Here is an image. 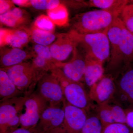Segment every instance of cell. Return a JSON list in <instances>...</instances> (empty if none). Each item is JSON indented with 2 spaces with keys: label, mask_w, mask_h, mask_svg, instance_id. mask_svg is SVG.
<instances>
[{
  "label": "cell",
  "mask_w": 133,
  "mask_h": 133,
  "mask_svg": "<svg viewBox=\"0 0 133 133\" xmlns=\"http://www.w3.org/2000/svg\"><path fill=\"white\" fill-rule=\"evenodd\" d=\"M49 106L48 102L36 92L32 93L28 96L24 102L20 115L21 128L33 129L41 118L44 110Z\"/></svg>",
  "instance_id": "obj_5"
},
{
  "label": "cell",
  "mask_w": 133,
  "mask_h": 133,
  "mask_svg": "<svg viewBox=\"0 0 133 133\" xmlns=\"http://www.w3.org/2000/svg\"><path fill=\"white\" fill-rule=\"evenodd\" d=\"M12 133H33V129H26L20 128L16 130Z\"/></svg>",
  "instance_id": "obj_34"
},
{
  "label": "cell",
  "mask_w": 133,
  "mask_h": 133,
  "mask_svg": "<svg viewBox=\"0 0 133 133\" xmlns=\"http://www.w3.org/2000/svg\"><path fill=\"white\" fill-rule=\"evenodd\" d=\"M15 5L20 7H29L30 1L28 0H13L12 1Z\"/></svg>",
  "instance_id": "obj_33"
},
{
  "label": "cell",
  "mask_w": 133,
  "mask_h": 133,
  "mask_svg": "<svg viewBox=\"0 0 133 133\" xmlns=\"http://www.w3.org/2000/svg\"><path fill=\"white\" fill-rule=\"evenodd\" d=\"M26 94L19 90L12 82L6 72L0 69V98L1 101L21 96Z\"/></svg>",
  "instance_id": "obj_20"
},
{
  "label": "cell",
  "mask_w": 133,
  "mask_h": 133,
  "mask_svg": "<svg viewBox=\"0 0 133 133\" xmlns=\"http://www.w3.org/2000/svg\"><path fill=\"white\" fill-rule=\"evenodd\" d=\"M36 92L45 100L49 106L61 105L65 99L59 81L50 71L45 73L39 79Z\"/></svg>",
  "instance_id": "obj_6"
},
{
  "label": "cell",
  "mask_w": 133,
  "mask_h": 133,
  "mask_svg": "<svg viewBox=\"0 0 133 133\" xmlns=\"http://www.w3.org/2000/svg\"><path fill=\"white\" fill-rule=\"evenodd\" d=\"M32 50V52L35 55L41 56L47 59L49 62L55 63V62L51 55L49 46L35 44L33 45Z\"/></svg>",
  "instance_id": "obj_29"
},
{
  "label": "cell",
  "mask_w": 133,
  "mask_h": 133,
  "mask_svg": "<svg viewBox=\"0 0 133 133\" xmlns=\"http://www.w3.org/2000/svg\"><path fill=\"white\" fill-rule=\"evenodd\" d=\"M64 111L63 127L67 133H81L88 118L85 109L69 104L65 99L63 102Z\"/></svg>",
  "instance_id": "obj_10"
},
{
  "label": "cell",
  "mask_w": 133,
  "mask_h": 133,
  "mask_svg": "<svg viewBox=\"0 0 133 133\" xmlns=\"http://www.w3.org/2000/svg\"><path fill=\"white\" fill-rule=\"evenodd\" d=\"M122 62L126 65L133 58V34L123 27L120 48Z\"/></svg>",
  "instance_id": "obj_22"
},
{
  "label": "cell",
  "mask_w": 133,
  "mask_h": 133,
  "mask_svg": "<svg viewBox=\"0 0 133 133\" xmlns=\"http://www.w3.org/2000/svg\"><path fill=\"white\" fill-rule=\"evenodd\" d=\"M124 24L118 17L114 22L108 31L107 36L111 48V58L108 68L113 70L118 68L122 63L120 48Z\"/></svg>",
  "instance_id": "obj_11"
},
{
  "label": "cell",
  "mask_w": 133,
  "mask_h": 133,
  "mask_svg": "<svg viewBox=\"0 0 133 133\" xmlns=\"http://www.w3.org/2000/svg\"><path fill=\"white\" fill-rule=\"evenodd\" d=\"M77 44L69 33H60L57 36L56 41L49 46L51 55L55 64L63 63L73 53Z\"/></svg>",
  "instance_id": "obj_13"
},
{
  "label": "cell",
  "mask_w": 133,
  "mask_h": 133,
  "mask_svg": "<svg viewBox=\"0 0 133 133\" xmlns=\"http://www.w3.org/2000/svg\"><path fill=\"white\" fill-rule=\"evenodd\" d=\"M50 71L57 78L65 99L68 103L76 107L85 109L88 112L93 108L92 101L82 82L74 81L68 78L54 63L51 65Z\"/></svg>",
  "instance_id": "obj_2"
},
{
  "label": "cell",
  "mask_w": 133,
  "mask_h": 133,
  "mask_svg": "<svg viewBox=\"0 0 133 133\" xmlns=\"http://www.w3.org/2000/svg\"><path fill=\"white\" fill-rule=\"evenodd\" d=\"M63 3L62 1L57 0H31L29 7L37 10H48L53 9Z\"/></svg>",
  "instance_id": "obj_26"
},
{
  "label": "cell",
  "mask_w": 133,
  "mask_h": 133,
  "mask_svg": "<svg viewBox=\"0 0 133 133\" xmlns=\"http://www.w3.org/2000/svg\"><path fill=\"white\" fill-rule=\"evenodd\" d=\"M29 94L15 97L1 101L0 130L15 117L21 114L24 102Z\"/></svg>",
  "instance_id": "obj_15"
},
{
  "label": "cell",
  "mask_w": 133,
  "mask_h": 133,
  "mask_svg": "<svg viewBox=\"0 0 133 133\" xmlns=\"http://www.w3.org/2000/svg\"><path fill=\"white\" fill-rule=\"evenodd\" d=\"M31 40L35 44L49 46L54 42L57 38V36L50 31H45L32 26L30 29Z\"/></svg>",
  "instance_id": "obj_23"
},
{
  "label": "cell",
  "mask_w": 133,
  "mask_h": 133,
  "mask_svg": "<svg viewBox=\"0 0 133 133\" xmlns=\"http://www.w3.org/2000/svg\"><path fill=\"white\" fill-rule=\"evenodd\" d=\"M47 15L55 25L62 27L69 24V14L63 3L57 7L47 11Z\"/></svg>",
  "instance_id": "obj_24"
},
{
  "label": "cell",
  "mask_w": 133,
  "mask_h": 133,
  "mask_svg": "<svg viewBox=\"0 0 133 133\" xmlns=\"http://www.w3.org/2000/svg\"><path fill=\"white\" fill-rule=\"evenodd\" d=\"M85 60L84 81L90 88L104 76V63L87 54H85Z\"/></svg>",
  "instance_id": "obj_19"
},
{
  "label": "cell",
  "mask_w": 133,
  "mask_h": 133,
  "mask_svg": "<svg viewBox=\"0 0 133 133\" xmlns=\"http://www.w3.org/2000/svg\"><path fill=\"white\" fill-rule=\"evenodd\" d=\"M71 59L66 63H57L55 64L62 70L68 78L77 82L84 81L85 69V55L79 51L78 47L73 52Z\"/></svg>",
  "instance_id": "obj_12"
},
{
  "label": "cell",
  "mask_w": 133,
  "mask_h": 133,
  "mask_svg": "<svg viewBox=\"0 0 133 133\" xmlns=\"http://www.w3.org/2000/svg\"><path fill=\"white\" fill-rule=\"evenodd\" d=\"M88 7L99 8L107 10L119 17L129 1L126 0H90L87 2Z\"/></svg>",
  "instance_id": "obj_21"
},
{
  "label": "cell",
  "mask_w": 133,
  "mask_h": 133,
  "mask_svg": "<svg viewBox=\"0 0 133 133\" xmlns=\"http://www.w3.org/2000/svg\"><path fill=\"white\" fill-rule=\"evenodd\" d=\"M74 42L87 54L103 63L111 55L107 34L104 33L80 34L70 30L68 32Z\"/></svg>",
  "instance_id": "obj_3"
},
{
  "label": "cell",
  "mask_w": 133,
  "mask_h": 133,
  "mask_svg": "<svg viewBox=\"0 0 133 133\" xmlns=\"http://www.w3.org/2000/svg\"><path fill=\"white\" fill-rule=\"evenodd\" d=\"M126 124L114 123L109 124L103 128L102 133H131Z\"/></svg>",
  "instance_id": "obj_30"
},
{
  "label": "cell",
  "mask_w": 133,
  "mask_h": 133,
  "mask_svg": "<svg viewBox=\"0 0 133 133\" xmlns=\"http://www.w3.org/2000/svg\"><path fill=\"white\" fill-rule=\"evenodd\" d=\"M36 28L53 32L55 25L48 15H41L37 17L33 26Z\"/></svg>",
  "instance_id": "obj_27"
},
{
  "label": "cell",
  "mask_w": 133,
  "mask_h": 133,
  "mask_svg": "<svg viewBox=\"0 0 133 133\" xmlns=\"http://www.w3.org/2000/svg\"><path fill=\"white\" fill-rule=\"evenodd\" d=\"M51 133H66V130H65L63 125L59 128L56 129V130L53 131Z\"/></svg>",
  "instance_id": "obj_35"
},
{
  "label": "cell",
  "mask_w": 133,
  "mask_h": 133,
  "mask_svg": "<svg viewBox=\"0 0 133 133\" xmlns=\"http://www.w3.org/2000/svg\"><path fill=\"white\" fill-rule=\"evenodd\" d=\"M64 118L63 106H49L33 129V133H51L63 125Z\"/></svg>",
  "instance_id": "obj_8"
},
{
  "label": "cell",
  "mask_w": 133,
  "mask_h": 133,
  "mask_svg": "<svg viewBox=\"0 0 133 133\" xmlns=\"http://www.w3.org/2000/svg\"><path fill=\"white\" fill-rule=\"evenodd\" d=\"M31 21L30 14L20 8L15 7L0 15L1 24L14 29L28 28Z\"/></svg>",
  "instance_id": "obj_16"
},
{
  "label": "cell",
  "mask_w": 133,
  "mask_h": 133,
  "mask_svg": "<svg viewBox=\"0 0 133 133\" xmlns=\"http://www.w3.org/2000/svg\"><path fill=\"white\" fill-rule=\"evenodd\" d=\"M119 17L126 28L133 34V4L126 6Z\"/></svg>",
  "instance_id": "obj_28"
},
{
  "label": "cell",
  "mask_w": 133,
  "mask_h": 133,
  "mask_svg": "<svg viewBox=\"0 0 133 133\" xmlns=\"http://www.w3.org/2000/svg\"><path fill=\"white\" fill-rule=\"evenodd\" d=\"M115 82V94L119 98L123 99L122 101H127L133 107V68L126 67Z\"/></svg>",
  "instance_id": "obj_18"
},
{
  "label": "cell",
  "mask_w": 133,
  "mask_h": 133,
  "mask_svg": "<svg viewBox=\"0 0 133 133\" xmlns=\"http://www.w3.org/2000/svg\"><path fill=\"white\" fill-rule=\"evenodd\" d=\"M114 99L95 107L96 115L101 122L103 128L114 123L126 124L125 109Z\"/></svg>",
  "instance_id": "obj_9"
},
{
  "label": "cell",
  "mask_w": 133,
  "mask_h": 133,
  "mask_svg": "<svg viewBox=\"0 0 133 133\" xmlns=\"http://www.w3.org/2000/svg\"><path fill=\"white\" fill-rule=\"evenodd\" d=\"M102 123L96 115L88 116L81 133H102Z\"/></svg>",
  "instance_id": "obj_25"
},
{
  "label": "cell",
  "mask_w": 133,
  "mask_h": 133,
  "mask_svg": "<svg viewBox=\"0 0 133 133\" xmlns=\"http://www.w3.org/2000/svg\"><path fill=\"white\" fill-rule=\"evenodd\" d=\"M2 48L3 49L1 50V68L16 65L25 62L33 56L32 51L29 52L20 48Z\"/></svg>",
  "instance_id": "obj_17"
},
{
  "label": "cell",
  "mask_w": 133,
  "mask_h": 133,
  "mask_svg": "<svg viewBox=\"0 0 133 133\" xmlns=\"http://www.w3.org/2000/svg\"><path fill=\"white\" fill-rule=\"evenodd\" d=\"M1 48L9 45L11 48L22 49L31 40L30 29L25 28L9 29L1 28Z\"/></svg>",
  "instance_id": "obj_14"
},
{
  "label": "cell",
  "mask_w": 133,
  "mask_h": 133,
  "mask_svg": "<svg viewBox=\"0 0 133 133\" xmlns=\"http://www.w3.org/2000/svg\"><path fill=\"white\" fill-rule=\"evenodd\" d=\"M118 16L107 10L99 9L76 15L70 21L71 30L80 34H107Z\"/></svg>",
  "instance_id": "obj_1"
},
{
  "label": "cell",
  "mask_w": 133,
  "mask_h": 133,
  "mask_svg": "<svg viewBox=\"0 0 133 133\" xmlns=\"http://www.w3.org/2000/svg\"><path fill=\"white\" fill-rule=\"evenodd\" d=\"M15 7L12 1L1 0L0 1V15L6 13Z\"/></svg>",
  "instance_id": "obj_31"
},
{
  "label": "cell",
  "mask_w": 133,
  "mask_h": 133,
  "mask_svg": "<svg viewBox=\"0 0 133 133\" xmlns=\"http://www.w3.org/2000/svg\"><path fill=\"white\" fill-rule=\"evenodd\" d=\"M6 72L17 88L26 94L32 93L37 84L32 62H25L14 66L2 68Z\"/></svg>",
  "instance_id": "obj_4"
},
{
  "label": "cell",
  "mask_w": 133,
  "mask_h": 133,
  "mask_svg": "<svg viewBox=\"0 0 133 133\" xmlns=\"http://www.w3.org/2000/svg\"><path fill=\"white\" fill-rule=\"evenodd\" d=\"M116 92L115 80L109 74L102 76L90 88L88 96L97 105L103 104L114 99Z\"/></svg>",
  "instance_id": "obj_7"
},
{
  "label": "cell",
  "mask_w": 133,
  "mask_h": 133,
  "mask_svg": "<svg viewBox=\"0 0 133 133\" xmlns=\"http://www.w3.org/2000/svg\"><path fill=\"white\" fill-rule=\"evenodd\" d=\"M131 133H133V131H132V132H131Z\"/></svg>",
  "instance_id": "obj_36"
},
{
  "label": "cell",
  "mask_w": 133,
  "mask_h": 133,
  "mask_svg": "<svg viewBox=\"0 0 133 133\" xmlns=\"http://www.w3.org/2000/svg\"><path fill=\"white\" fill-rule=\"evenodd\" d=\"M126 115V124L133 128V109H125Z\"/></svg>",
  "instance_id": "obj_32"
}]
</instances>
